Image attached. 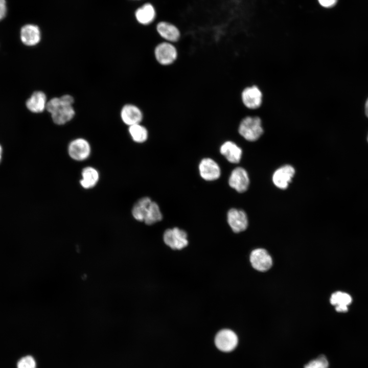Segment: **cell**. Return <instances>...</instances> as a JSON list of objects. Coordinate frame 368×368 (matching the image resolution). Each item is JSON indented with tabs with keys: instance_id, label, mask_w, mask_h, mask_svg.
Instances as JSON below:
<instances>
[{
	"instance_id": "cell-16",
	"label": "cell",
	"mask_w": 368,
	"mask_h": 368,
	"mask_svg": "<svg viewBox=\"0 0 368 368\" xmlns=\"http://www.w3.org/2000/svg\"><path fill=\"white\" fill-rule=\"evenodd\" d=\"M220 151L226 159L231 163H238L242 156V149L234 142L226 141L222 144Z\"/></svg>"
},
{
	"instance_id": "cell-7",
	"label": "cell",
	"mask_w": 368,
	"mask_h": 368,
	"mask_svg": "<svg viewBox=\"0 0 368 368\" xmlns=\"http://www.w3.org/2000/svg\"><path fill=\"white\" fill-rule=\"evenodd\" d=\"M120 117L123 122L129 127L141 123L143 119V113L137 106L133 104H126L121 110Z\"/></svg>"
},
{
	"instance_id": "cell-9",
	"label": "cell",
	"mask_w": 368,
	"mask_h": 368,
	"mask_svg": "<svg viewBox=\"0 0 368 368\" xmlns=\"http://www.w3.org/2000/svg\"><path fill=\"white\" fill-rule=\"evenodd\" d=\"M228 183L231 187L239 193L246 191L249 179L246 170L241 167H237L234 169L229 176Z\"/></svg>"
},
{
	"instance_id": "cell-2",
	"label": "cell",
	"mask_w": 368,
	"mask_h": 368,
	"mask_svg": "<svg viewBox=\"0 0 368 368\" xmlns=\"http://www.w3.org/2000/svg\"><path fill=\"white\" fill-rule=\"evenodd\" d=\"M240 100L242 105L247 110L251 111H257L263 105V91L257 84L246 85L241 90Z\"/></svg>"
},
{
	"instance_id": "cell-13",
	"label": "cell",
	"mask_w": 368,
	"mask_h": 368,
	"mask_svg": "<svg viewBox=\"0 0 368 368\" xmlns=\"http://www.w3.org/2000/svg\"><path fill=\"white\" fill-rule=\"evenodd\" d=\"M20 39L22 42L26 45L34 46L37 44L41 39L39 28L33 24L24 26L20 30Z\"/></svg>"
},
{
	"instance_id": "cell-25",
	"label": "cell",
	"mask_w": 368,
	"mask_h": 368,
	"mask_svg": "<svg viewBox=\"0 0 368 368\" xmlns=\"http://www.w3.org/2000/svg\"><path fill=\"white\" fill-rule=\"evenodd\" d=\"M17 368H36V363L34 358L28 355L21 358L17 362Z\"/></svg>"
},
{
	"instance_id": "cell-27",
	"label": "cell",
	"mask_w": 368,
	"mask_h": 368,
	"mask_svg": "<svg viewBox=\"0 0 368 368\" xmlns=\"http://www.w3.org/2000/svg\"><path fill=\"white\" fill-rule=\"evenodd\" d=\"M7 13V6L5 0H0V20L3 19Z\"/></svg>"
},
{
	"instance_id": "cell-22",
	"label": "cell",
	"mask_w": 368,
	"mask_h": 368,
	"mask_svg": "<svg viewBox=\"0 0 368 368\" xmlns=\"http://www.w3.org/2000/svg\"><path fill=\"white\" fill-rule=\"evenodd\" d=\"M162 218L163 215L158 205L152 201L144 222L147 225H152L160 221Z\"/></svg>"
},
{
	"instance_id": "cell-21",
	"label": "cell",
	"mask_w": 368,
	"mask_h": 368,
	"mask_svg": "<svg viewBox=\"0 0 368 368\" xmlns=\"http://www.w3.org/2000/svg\"><path fill=\"white\" fill-rule=\"evenodd\" d=\"M128 132L132 140L137 143H143L148 137V131L141 123L129 126Z\"/></svg>"
},
{
	"instance_id": "cell-28",
	"label": "cell",
	"mask_w": 368,
	"mask_h": 368,
	"mask_svg": "<svg viewBox=\"0 0 368 368\" xmlns=\"http://www.w3.org/2000/svg\"><path fill=\"white\" fill-rule=\"evenodd\" d=\"M335 309L338 312L344 313L348 311V307L346 305H339L335 306Z\"/></svg>"
},
{
	"instance_id": "cell-10",
	"label": "cell",
	"mask_w": 368,
	"mask_h": 368,
	"mask_svg": "<svg viewBox=\"0 0 368 368\" xmlns=\"http://www.w3.org/2000/svg\"><path fill=\"white\" fill-rule=\"evenodd\" d=\"M228 223L235 233L245 230L248 225V220L246 213L241 210L230 209L227 214Z\"/></svg>"
},
{
	"instance_id": "cell-6",
	"label": "cell",
	"mask_w": 368,
	"mask_h": 368,
	"mask_svg": "<svg viewBox=\"0 0 368 368\" xmlns=\"http://www.w3.org/2000/svg\"><path fill=\"white\" fill-rule=\"evenodd\" d=\"M163 239L165 244L173 249H181L188 244L187 233L177 227L167 229Z\"/></svg>"
},
{
	"instance_id": "cell-23",
	"label": "cell",
	"mask_w": 368,
	"mask_h": 368,
	"mask_svg": "<svg viewBox=\"0 0 368 368\" xmlns=\"http://www.w3.org/2000/svg\"><path fill=\"white\" fill-rule=\"evenodd\" d=\"M352 302L350 295L347 293L337 291L333 293L330 298L331 304L335 306L339 305H349Z\"/></svg>"
},
{
	"instance_id": "cell-26",
	"label": "cell",
	"mask_w": 368,
	"mask_h": 368,
	"mask_svg": "<svg viewBox=\"0 0 368 368\" xmlns=\"http://www.w3.org/2000/svg\"><path fill=\"white\" fill-rule=\"evenodd\" d=\"M338 0H317L318 4L325 8H331L335 6Z\"/></svg>"
},
{
	"instance_id": "cell-17",
	"label": "cell",
	"mask_w": 368,
	"mask_h": 368,
	"mask_svg": "<svg viewBox=\"0 0 368 368\" xmlns=\"http://www.w3.org/2000/svg\"><path fill=\"white\" fill-rule=\"evenodd\" d=\"M47 102L46 95L43 92L36 91L26 101V106L32 112L40 113L46 109Z\"/></svg>"
},
{
	"instance_id": "cell-24",
	"label": "cell",
	"mask_w": 368,
	"mask_h": 368,
	"mask_svg": "<svg viewBox=\"0 0 368 368\" xmlns=\"http://www.w3.org/2000/svg\"><path fill=\"white\" fill-rule=\"evenodd\" d=\"M329 362L324 355H320L306 364L304 368H328Z\"/></svg>"
},
{
	"instance_id": "cell-1",
	"label": "cell",
	"mask_w": 368,
	"mask_h": 368,
	"mask_svg": "<svg viewBox=\"0 0 368 368\" xmlns=\"http://www.w3.org/2000/svg\"><path fill=\"white\" fill-rule=\"evenodd\" d=\"M239 134L249 142L258 140L263 134L262 119L258 114H247L241 118L238 125Z\"/></svg>"
},
{
	"instance_id": "cell-19",
	"label": "cell",
	"mask_w": 368,
	"mask_h": 368,
	"mask_svg": "<svg viewBox=\"0 0 368 368\" xmlns=\"http://www.w3.org/2000/svg\"><path fill=\"white\" fill-rule=\"evenodd\" d=\"M135 16L140 24L147 25L151 24L154 20L156 16V12L152 4L146 3L136 10Z\"/></svg>"
},
{
	"instance_id": "cell-11",
	"label": "cell",
	"mask_w": 368,
	"mask_h": 368,
	"mask_svg": "<svg viewBox=\"0 0 368 368\" xmlns=\"http://www.w3.org/2000/svg\"><path fill=\"white\" fill-rule=\"evenodd\" d=\"M250 261L252 267L260 271L268 270L272 264L270 256L266 250L262 248L256 249L251 252Z\"/></svg>"
},
{
	"instance_id": "cell-30",
	"label": "cell",
	"mask_w": 368,
	"mask_h": 368,
	"mask_svg": "<svg viewBox=\"0 0 368 368\" xmlns=\"http://www.w3.org/2000/svg\"><path fill=\"white\" fill-rule=\"evenodd\" d=\"M2 146H1V145H0V162H1V158H2Z\"/></svg>"
},
{
	"instance_id": "cell-3",
	"label": "cell",
	"mask_w": 368,
	"mask_h": 368,
	"mask_svg": "<svg viewBox=\"0 0 368 368\" xmlns=\"http://www.w3.org/2000/svg\"><path fill=\"white\" fill-rule=\"evenodd\" d=\"M178 51L173 43L164 41L157 44L154 50V56L158 64L169 66L173 64L178 58Z\"/></svg>"
},
{
	"instance_id": "cell-14",
	"label": "cell",
	"mask_w": 368,
	"mask_h": 368,
	"mask_svg": "<svg viewBox=\"0 0 368 368\" xmlns=\"http://www.w3.org/2000/svg\"><path fill=\"white\" fill-rule=\"evenodd\" d=\"M60 101V106L51 114L53 122L58 125H62L68 123L73 119L75 114L73 105L64 104L61 99Z\"/></svg>"
},
{
	"instance_id": "cell-4",
	"label": "cell",
	"mask_w": 368,
	"mask_h": 368,
	"mask_svg": "<svg viewBox=\"0 0 368 368\" xmlns=\"http://www.w3.org/2000/svg\"><path fill=\"white\" fill-rule=\"evenodd\" d=\"M89 143L83 138H77L72 140L67 147L69 156L74 160L83 161L87 159L91 153Z\"/></svg>"
},
{
	"instance_id": "cell-5",
	"label": "cell",
	"mask_w": 368,
	"mask_h": 368,
	"mask_svg": "<svg viewBox=\"0 0 368 368\" xmlns=\"http://www.w3.org/2000/svg\"><path fill=\"white\" fill-rule=\"evenodd\" d=\"M238 338L236 334L230 329L219 331L215 337V344L220 351L229 352L237 346Z\"/></svg>"
},
{
	"instance_id": "cell-12",
	"label": "cell",
	"mask_w": 368,
	"mask_h": 368,
	"mask_svg": "<svg viewBox=\"0 0 368 368\" xmlns=\"http://www.w3.org/2000/svg\"><path fill=\"white\" fill-rule=\"evenodd\" d=\"M295 173L293 167L287 165L278 169L273 173L272 181L274 185L281 189H286Z\"/></svg>"
},
{
	"instance_id": "cell-29",
	"label": "cell",
	"mask_w": 368,
	"mask_h": 368,
	"mask_svg": "<svg viewBox=\"0 0 368 368\" xmlns=\"http://www.w3.org/2000/svg\"><path fill=\"white\" fill-rule=\"evenodd\" d=\"M365 111L366 116L368 117V99H367L365 105Z\"/></svg>"
},
{
	"instance_id": "cell-15",
	"label": "cell",
	"mask_w": 368,
	"mask_h": 368,
	"mask_svg": "<svg viewBox=\"0 0 368 368\" xmlns=\"http://www.w3.org/2000/svg\"><path fill=\"white\" fill-rule=\"evenodd\" d=\"M156 30L159 36L165 41L173 43L177 41L180 37L179 29L173 24L161 21L157 25Z\"/></svg>"
},
{
	"instance_id": "cell-18",
	"label": "cell",
	"mask_w": 368,
	"mask_h": 368,
	"mask_svg": "<svg viewBox=\"0 0 368 368\" xmlns=\"http://www.w3.org/2000/svg\"><path fill=\"white\" fill-rule=\"evenodd\" d=\"M81 176L80 184L85 189H90L95 187L98 183L100 177L98 171L90 166L86 167L82 169Z\"/></svg>"
},
{
	"instance_id": "cell-20",
	"label": "cell",
	"mask_w": 368,
	"mask_h": 368,
	"mask_svg": "<svg viewBox=\"0 0 368 368\" xmlns=\"http://www.w3.org/2000/svg\"><path fill=\"white\" fill-rule=\"evenodd\" d=\"M152 201L148 197L138 200L132 207L131 213L133 218L139 221H144L150 205Z\"/></svg>"
},
{
	"instance_id": "cell-8",
	"label": "cell",
	"mask_w": 368,
	"mask_h": 368,
	"mask_svg": "<svg viewBox=\"0 0 368 368\" xmlns=\"http://www.w3.org/2000/svg\"><path fill=\"white\" fill-rule=\"evenodd\" d=\"M198 168L201 177L207 181L216 180L221 174L219 165L210 158L202 159L199 163Z\"/></svg>"
}]
</instances>
